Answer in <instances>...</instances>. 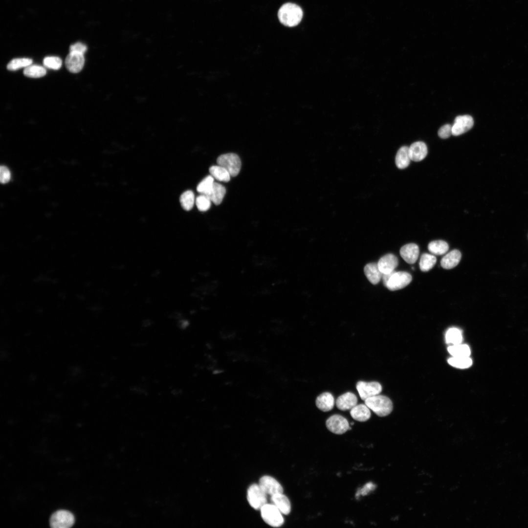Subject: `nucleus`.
I'll use <instances>...</instances> for the list:
<instances>
[{
	"label": "nucleus",
	"mask_w": 528,
	"mask_h": 528,
	"mask_svg": "<svg viewBox=\"0 0 528 528\" xmlns=\"http://www.w3.org/2000/svg\"><path fill=\"white\" fill-rule=\"evenodd\" d=\"M303 15L301 8L292 3L283 4L278 12V17L281 23L288 27H293L298 24L301 21Z\"/></svg>",
	"instance_id": "nucleus-1"
},
{
	"label": "nucleus",
	"mask_w": 528,
	"mask_h": 528,
	"mask_svg": "<svg viewBox=\"0 0 528 528\" xmlns=\"http://www.w3.org/2000/svg\"><path fill=\"white\" fill-rule=\"evenodd\" d=\"M365 404L379 417H385L392 411L393 406L391 399L385 396L376 395L364 400Z\"/></svg>",
	"instance_id": "nucleus-2"
},
{
	"label": "nucleus",
	"mask_w": 528,
	"mask_h": 528,
	"mask_svg": "<svg viewBox=\"0 0 528 528\" xmlns=\"http://www.w3.org/2000/svg\"><path fill=\"white\" fill-rule=\"evenodd\" d=\"M260 510L262 518L270 526L279 527L284 524L282 513L273 504H266Z\"/></svg>",
	"instance_id": "nucleus-3"
},
{
	"label": "nucleus",
	"mask_w": 528,
	"mask_h": 528,
	"mask_svg": "<svg viewBox=\"0 0 528 528\" xmlns=\"http://www.w3.org/2000/svg\"><path fill=\"white\" fill-rule=\"evenodd\" d=\"M217 162L224 168L231 176H237L241 168V161L239 156L234 153L222 154L218 157Z\"/></svg>",
	"instance_id": "nucleus-4"
},
{
	"label": "nucleus",
	"mask_w": 528,
	"mask_h": 528,
	"mask_svg": "<svg viewBox=\"0 0 528 528\" xmlns=\"http://www.w3.org/2000/svg\"><path fill=\"white\" fill-rule=\"evenodd\" d=\"M266 493L259 484H253L247 490V499L249 505L255 509H260L267 503Z\"/></svg>",
	"instance_id": "nucleus-5"
},
{
	"label": "nucleus",
	"mask_w": 528,
	"mask_h": 528,
	"mask_svg": "<svg viewBox=\"0 0 528 528\" xmlns=\"http://www.w3.org/2000/svg\"><path fill=\"white\" fill-rule=\"evenodd\" d=\"M74 522L72 513L66 510H59L51 515L50 525L53 528H68L72 527Z\"/></svg>",
	"instance_id": "nucleus-6"
},
{
	"label": "nucleus",
	"mask_w": 528,
	"mask_h": 528,
	"mask_svg": "<svg viewBox=\"0 0 528 528\" xmlns=\"http://www.w3.org/2000/svg\"><path fill=\"white\" fill-rule=\"evenodd\" d=\"M412 279V276L407 272L394 271L385 286L391 291L400 289L409 285Z\"/></svg>",
	"instance_id": "nucleus-7"
},
{
	"label": "nucleus",
	"mask_w": 528,
	"mask_h": 528,
	"mask_svg": "<svg viewBox=\"0 0 528 528\" xmlns=\"http://www.w3.org/2000/svg\"><path fill=\"white\" fill-rule=\"evenodd\" d=\"M328 430L332 433L341 435L351 429L347 419L339 415H333L326 422Z\"/></svg>",
	"instance_id": "nucleus-8"
},
{
	"label": "nucleus",
	"mask_w": 528,
	"mask_h": 528,
	"mask_svg": "<svg viewBox=\"0 0 528 528\" xmlns=\"http://www.w3.org/2000/svg\"><path fill=\"white\" fill-rule=\"evenodd\" d=\"M360 397L363 400L379 395L382 391L381 384L376 381L367 382L360 381L356 385Z\"/></svg>",
	"instance_id": "nucleus-9"
},
{
	"label": "nucleus",
	"mask_w": 528,
	"mask_h": 528,
	"mask_svg": "<svg viewBox=\"0 0 528 528\" xmlns=\"http://www.w3.org/2000/svg\"><path fill=\"white\" fill-rule=\"evenodd\" d=\"M474 125V120L472 116L469 115H459L457 116L453 125H452V134L458 136L470 130Z\"/></svg>",
	"instance_id": "nucleus-10"
},
{
	"label": "nucleus",
	"mask_w": 528,
	"mask_h": 528,
	"mask_svg": "<svg viewBox=\"0 0 528 528\" xmlns=\"http://www.w3.org/2000/svg\"><path fill=\"white\" fill-rule=\"evenodd\" d=\"M259 485L266 493L271 496L283 493V488L280 483L274 478L269 476H264L259 481Z\"/></svg>",
	"instance_id": "nucleus-11"
},
{
	"label": "nucleus",
	"mask_w": 528,
	"mask_h": 528,
	"mask_svg": "<svg viewBox=\"0 0 528 528\" xmlns=\"http://www.w3.org/2000/svg\"><path fill=\"white\" fill-rule=\"evenodd\" d=\"M85 63L84 54L76 52H69L65 60L66 68L72 73H78L83 68Z\"/></svg>",
	"instance_id": "nucleus-12"
},
{
	"label": "nucleus",
	"mask_w": 528,
	"mask_h": 528,
	"mask_svg": "<svg viewBox=\"0 0 528 528\" xmlns=\"http://www.w3.org/2000/svg\"><path fill=\"white\" fill-rule=\"evenodd\" d=\"M377 265L382 274L391 273L395 271L397 266L398 259L394 255L388 254L379 259Z\"/></svg>",
	"instance_id": "nucleus-13"
},
{
	"label": "nucleus",
	"mask_w": 528,
	"mask_h": 528,
	"mask_svg": "<svg viewBox=\"0 0 528 528\" xmlns=\"http://www.w3.org/2000/svg\"><path fill=\"white\" fill-rule=\"evenodd\" d=\"M427 152L426 145L422 141L415 142L409 147L411 160L414 161L422 160L426 156Z\"/></svg>",
	"instance_id": "nucleus-14"
},
{
	"label": "nucleus",
	"mask_w": 528,
	"mask_h": 528,
	"mask_svg": "<svg viewBox=\"0 0 528 528\" xmlns=\"http://www.w3.org/2000/svg\"><path fill=\"white\" fill-rule=\"evenodd\" d=\"M357 398L356 395L352 392H347L340 396L336 399V405L338 409L342 411L351 410L357 405Z\"/></svg>",
	"instance_id": "nucleus-15"
},
{
	"label": "nucleus",
	"mask_w": 528,
	"mask_h": 528,
	"mask_svg": "<svg viewBox=\"0 0 528 528\" xmlns=\"http://www.w3.org/2000/svg\"><path fill=\"white\" fill-rule=\"evenodd\" d=\"M401 257L407 263L413 264L417 260L419 254L418 246L411 243L403 246L400 250Z\"/></svg>",
	"instance_id": "nucleus-16"
},
{
	"label": "nucleus",
	"mask_w": 528,
	"mask_h": 528,
	"mask_svg": "<svg viewBox=\"0 0 528 528\" xmlns=\"http://www.w3.org/2000/svg\"><path fill=\"white\" fill-rule=\"evenodd\" d=\"M271 501L272 504L285 514H288L291 510L290 503L288 498L283 493H278L271 496Z\"/></svg>",
	"instance_id": "nucleus-17"
},
{
	"label": "nucleus",
	"mask_w": 528,
	"mask_h": 528,
	"mask_svg": "<svg viewBox=\"0 0 528 528\" xmlns=\"http://www.w3.org/2000/svg\"><path fill=\"white\" fill-rule=\"evenodd\" d=\"M317 407L323 412L330 411L334 405V399L329 392H324L319 395L315 401Z\"/></svg>",
	"instance_id": "nucleus-18"
},
{
	"label": "nucleus",
	"mask_w": 528,
	"mask_h": 528,
	"mask_svg": "<svg viewBox=\"0 0 528 528\" xmlns=\"http://www.w3.org/2000/svg\"><path fill=\"white\" fill-rule=\"evenodd\" d=\"M364 271L368 280L373 285L378 284L383 275L378 268L377 263H375L367 264L364 267Z\"/></svg>",
	"instance_id": "nucleus-19"
},
{
	"label": "nucleus",
	"mask_w": 528,
	"mask_h": 528,
	"mask_svg": "<svg viewBox=\"0 0 528 528\" xmlns=\"http://www.w3.org/2000/svg\"><path fill=\"white\" fill-rule=\"evenodd\" d=\"M461 256V253L458 250H453L442 258L440 261L441 266L444 269H452L458 264Z\"/></svg>",
	"instance_id": "nucleus-20"
},
{
	"label": "nucleus",
	"mask_w": 528,
	"mask_h": 528,
	"mask_svg": "<svg viewBox=\"0 0 528 528\" xmlns=\"http://www.w3.org/2000/svg\"><path fill=\"white\" fill-rule=\"evenodd\" d=\"M350 414L354 419L360 422L368 420L371 415L370 408L365 404L356 405L351 409Z\"/></svg>",
	"instance_id": "nucleus-21"
},
{
	"label": "nucleus",
	"mask_w": 528,
	"mask_h": 528,
	"mask_svg": "<svg viewBox=\"0 0 528 528\" xmlns=\"http://www.w3.org/2000/svg\"><path fill=\"white\" fill-rule=\"evenodd\" d=\"M226 193L225 187L220 184L214 182L210 191L206 195L216 205L221 203Z\"/></svg>",
	"instance_id": "nucleus-22"
},
{
	"label": "nucleus",
	"mask_w": 528,
	"mask_h": 528,
	"mask_svg": "<svg viewBox=\"0 0 528 528\" xmlns=\"http://www.w3.org/2000/svg\"><path fill=\"white\" fill-rule=\"evenodd\" d=\"M411 158L409 153V147L402 146L398 150L395 158L396 164L399 169L407 167L410 162Z\"/></svg>",
	"instance_id": "nucleus-23"
},
{
	"label": "nucleus",
	"mask_w": 528,
	"mask_h": 528,
	"mask_svg": "<svg viewBox=\"0 0 528 528\" xmlns=\"http://www.w3.org/2000/svg\"><path fill=\"white\" fill-rule=\"evenodd\" d=\"M209 172L214 178L219 181L226 182L230 179L231 175L229 172L220 165L211 166L209 168Z\"/></svg>",
	"instance_id": "nucleus-24"
},
{
	"label": "nucleus",
	"mask_w": 528,
	"mask_h": 528,
	"mask_svg": "<svg viewBox=\"0 0 528 528\" xmlns=\"http://www.w3.org/2000/svg\"><path fill=\"white\" fill-rule=\"evenodd\" d=\"M428 248L431 253L441 255L446 253L449 249V246L446 242L437 240L430 242L428 245Z\"/></svg>",
	"instance_id": "nucleus-25"
},
{
	"label": "nucleus",
	"mask_w": 528,
	"mask_h": 528,
	"mask_svg": "<svg viewBox=\"0 0 528 528\" xmlns=\"http://www.w3.org/2000/svg\"><path fill=\"white\" fill-rule=\"evenodd\" d=\"M449 353L454 357H469L470 350L469 346L465 344H456L448 348Z\"/></svg>",
	"instance_id": "nucleus-26"
},
{
	"label": "nucleus",
	"mask_w": 528,
	"mask_h": 528,
	"mask_svg": "<svg viewBox=\"0 0 528 528\" xmlns=\"http://www.w3.org/2000/svg\"><path fill=\"white\" fill-rule=\"evenodd\" d=\"M45 68L42 66L30 65L25 67L23 70V74L28 77L40 78L46 74Z\"/></svg>",
	"instance_id": "nucleus-27"
},
{
	"label": "nucleus",
	"mask_w": 528,
	"mask_h": 528,
	"mask_svg": "<svg viewBox=\"0 0 528 528\" xmlns=\"http://www.w3.org/2000/svg\"><path fill=\"white\" fill-rule=\"evenodd\" d=\"M179 201L182 207L185 210H190L195 202L194 193L191 190L184 192L181 195Z\"/></svg>",
	"instance_id": "nucleus-28"
},
{
	"label": "nucleus",
	"mask_w": 528,
	"mask_h": 528,
	"mask_svg": "<svg viewBox=\"0 0 528 528\" xmlns=\"http://www.w3.org/2000/svg\"><path fill=\"white\" fill-rule=\"evenodd\" d=\"M436 257L432 254H423L419 261V267L421 271L426 272L432 269L436 263Z\"/></svg>",
	"instance_id": "nucleus-29"
},
{
	"label": "nucleus",
	"mask_w": 528,
	"mask_h": 528,
	"mask_svg": "<svg viewBox=\"0 0 528 528\" xmlns=\"http://www.w3.org/2000/svg\"><path fill=\"white\" fill-rule=\"evenodd\" d=\"M445 339L447 343L453 345L461 344L462 340L461 331L456 328L449 329L445 334Z\"/></svg>",
	"instance_id": "nucleus-30"
},
{
	"label": "nucleus",
	"mask_w": 528,
	"mask_h": 528,
	"mask_svg": "<svg viewBox=\"0 0 528 528\" xmlns=\"http://www.w3.org/2000/svg\"><path fill=\"white\" fill-rule=\"evenodd\" d=\"M448 363L456 368L465 369L470 367L472 364V359L469 357H454L448 359Z\"/></svg>",
	"instance_id": "nucleus-31"
},
{
	"label": "nucleus",
	"mask_w": 528,
	"mask_h": 528,
	"mask_svg": "<svg viewBox=\"0 0 528 528\" xmlns=\"http://www.w3.org/2000/svg\"><path fill=\"white\" fill-rule=\"evenodd\" d=\"M32 60L29 58H16L12 60L7 65V68L9 70H16L22 67H26L31 65Z\"/></svg>",
	"instance_id": "nucleus-32"
},
{
	"label": "nucleus",
	"mask_w": 528,
	"mask_h": 528,
	"mask_svg": "<svg viewBox=\"0 0 528 528\" xmlns=\"http://www.w3.org/2000/svg\"><path fill=\"white\" fill-rule=\"evenodd\" d=\"M214 179V178L211 175L205 177L197 186V191L201 194H207L213 186L215 182Z\"/></svg>",
	"instance_id": "nucleus-33"
},
{
	"label": "nucleus",
	"mask_w": 528,
	"mask_h": 528,
	"mask_svg": "<svg viewBox=\"0 0 528 528\" xmlns=\"http://www.w3.org/2000/svg\"><path fill=\"white\" fill-rule=\"evenodd\" d=\"M211 202L210 199L203 194L197 197L195 200L196 206L200 211H207L211 207Z\"/></svg>",
	"instance_id": "nucleus-34"
},
{
	"label": "nucleus",
	"mask_w": 528,
	"mask_h": 528,
	"mask_svg": "<svg viewBox=\"0 0 528 528\" xmlns=\"http://www.w3.org/2000/svg\"><path fill=\"white\" fill-rule=\"evenodd\" d=\"M43 63L47 68L58 70L61 67L62 62L58 57L48 56L44 58Z\"/></svg>",
	"instance_id": "nucleus-35"
},
{
	"label": "nucleus",
	"mask_w": 528,
	"mask_h": 528,
	"mask_svg": "<svg viewBox=\"0 0 528 528\" xmlns=\"http://www.w3.org/2000/svg\"><path fill=\"white\" fill-rule=\"evenodd\" d=\"M452 134V125L445 124L441 126L438 131V135L441 138L445 139Z\"/></svg>",
	"instance_id": "nucleus-36"
},
{
	"label": "nucleus",
	"mask_w": 528,
	"mask_h": 528,
	"mask_svg": "<svg viewBox=\"0 0 528 528\" xmlns=\"http://www.w3.org/2000/svg\"><path fill=\"white\" fill-rule=\"evenodd\" d=\"M11 177V175L9 169L5 166H1L0 168V180L2 183L8 182Z\"/></svg>",
	"instance_id": "nucleus-37"
},
{
	"label": "nucleus",
	"mask_w": 528,
	"mask_h": 528,
	"mask_svg": "<svg viewBox=\"0 0 528 528\" xmlns=\"http://www.w3.org/2000/svg\"><path fill=\"white\" fill-rule=\"evenodd\" d=\"M87 47L84 44L81 43H77L70 45L69 52H76L84 54L87 51Z\"/></svg>",
	"instance_id": "nucleus-38"
},
{
	"label": "nucleus",
	"mask_w": 528,
	"mask_h": 528,
	"mask_svg": "<svg viewBox=\"0 0 528 528\" xmlns=\"http://www.w3.org/2000/svg\"><path fill=\"white\" fill-rule=\"evenodd\" d=\"M374 485L372 483H370L369 484H368L362 488L361 494L363 495L367 494L369 491L374 488Z\"/></svg>",
	"instance_id": "nucleus-39"
},
{
	"label": "nucleus",
	"mask_w": 528,
	"mask_h": 528,
	"mask_svg": "<svg viewBox=\"0 0 528 528\" xmlns=\"http://www.w3.org/2000/svg\"><path fill=\"white\" fill-rule=\"evenodd\" d=\"M351 424H353V422H352V423H351Z\"/></svg>",
	"instance_id": "nucleus-40"
}]
</instances>
